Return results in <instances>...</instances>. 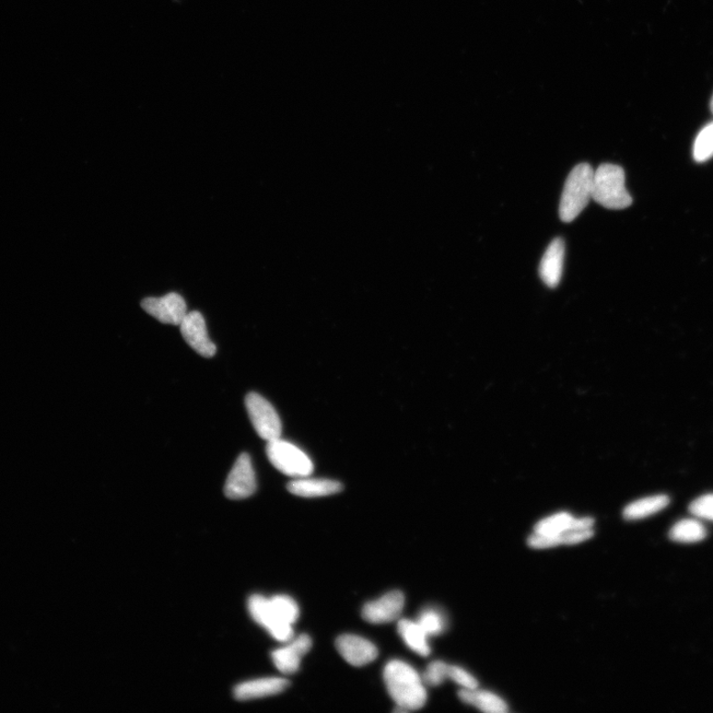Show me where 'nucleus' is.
<instances>
[{
    "instance_id": "a211bd4d",
    "label": "nucleus",
    "mask_w": 713,
    "mask_h": 713,
    "mask_svg": "<svg viewBox=\"0 0 713 713\" xmlns=\"http://www.w3.org/2000/svg\"><path fill=\"white\" fill-rule=\"evenodd\" d=\"M670 505V498L666 495H657L634 501L624 511V517L627 520H638L653 516Z\"/></svg>"
},
{
    "instance_id": "1a4fd4ad",
    "label": "nucleus",
    "mask_w": 713,
    "mask_h": 713,
    "mask_svg": "<svg viewBox=\"0 0 713 713\" xmlns=\"http://www.w3.org/2000/svg\"><path fill=\"white\" fill-rule=\"evenodd\" d=\"M404 604V594L400 591H393L376 601L366 603L362 610V616L372 624L393 623L401 617Z\"/></svg>"
},
{
    "instance_id": "393cba45",
    "label": "nucleus",
    "mask_w": 713,
    "mask_h": 713,
    "mask_svg": "<svg viewBox=\"0 0 713 713\" xmlns=\"http://www.w3.org/2000/svg\"><path fill=\"white\" fill-rule=\"evenodd\" d=\"M688 509L697 518L713 521V494L695 499Z\"/></svg>"
},
{
    "instance_id": "6ab92c4d",
    "label": "nucleus",
    "mask_w": 713,
    "mask_h": 713,
    "mask_svg": "<svg viewBox=\"0 0 713 713\" xmlns=\"http://www.w3.org/2000/svg\"><path fill=\"white\" fill-rule=\"evenodd\" d=\"M459 697L464 703L472 705L485 712L505 713L509 710L508 705L499 697L489 692L477 691V688L462 689L459 692Z\"/></svg>"
},
{
    "instance_id": "a878e982",
    "label": "nucleus",
    "mask_w": 713,
    "mask_h": 713,
    "mask_svg": "<svg viewBox=\"0 0 713 713\" xmlns=\"http://www.w3.org/2000/svg\"><path fill=\"white\" fill-rule=\"evenodd\" d=\"M448 677L464 688L476 689L478 686L477 681L471 674L457 666H449Z\"/></svg>"
},
{
    "instance_id": "f03ea898",
    "label": "nucleus",
    "mask_w": 713,
    "mask_h": 713,
    "mask_svg": "<svg viewBox=\"0 0 713 713\" xmlns=\"http://www.w3.org/2000/svg\"><path fill=\"white\" fill-rule=\"evenodd\" d=\"M593 169L582 163L570 173L561 198L559 215L561 220L574 221L592 198Z\"/></svg>"
},
{
    "instance_id": "dca6fc26",
    "label": "nucleus",
    "mask_w": 713,
    "mask_h": 713,
    "mask_svg": "<svg viewBox=\"0 0 713 713\" xmlns=\"http://www.w3.org/2000/svg\"><path fill=\"white\" fill-rule=\"evenodd\" d=\"M594 520L592 518L575 519L567 512H560L535 525V533L554 536L571 530H591Z\"/></svg>"
},
{
    "instance_id": "f3484780",
    "label": "nucleus",
    "mask_w": 713,
    "mask_h": 713,
    "mask_svg": "<svg viewBox=\"0 0 713 713\" xmlns=\"http://www.w3.org/2000/svg\"><path fill=\"white\" fill-rule=\"evenodd\" d=\"M397 631L409 649L418 654L419 656L427 657L430 655L428 636L417 622L401 619L397 624Z\"/></svg>"
},
{
    "instance_id": "f8f14e48",
    "label": "nucleus",
    "mask_w": 713,
    "mask_h": 713,
    "mask_svg": "<svg viewBox=\"0 0 713 713\" xmlns=\"http://www.w3.org/2000/svg\"><path fill=\"white\" fill-rule=\"evenodd\" d=\"M312 640L308 634L292 638L288 645L272 653L276 668L283 674H296L300 667L301 659L310 651Z\"/></svg>"
},
{
    "instance_id": "cd10ccee",
    "label": "nucleus",
    "mask_w": 713,
    "mask_h": 713,
    "mask_svg": "<svg viewBox=\"0 0 713 713\" xmlns=\"http://www.w3.org/2000/svg\"><path fill=\"white\" fill-rule=\"evenodd\" d=\"M710 110H711V112L713 114V95H712V98H711V100H710Z\"/></svg>"
},
{
    "instance_id": "aec40b11",
    "label": "nucleus",
    "mask_w": 713,
    "mask_h": 713,
    "mask_svg": "<svg viewBox=\"0 0 713 713\" xmlns=\"http://www.w3.org/2000/svg\"><path fill=\"white\" fill-rule=\"evenodd\" d=\"M708 536L705 525L695 519H684L676 522L669 532L672 541L679 543H697Z\"/></svg>"
},
{
    "instance_id": "6e6552de",
    "label": "nucleus",
    "mask_w": 713,
    "mask_h": 713,
    "mask_svg": "<svg viewBox=\"0 0 713 713\" xmlns=\"http://www.w3.org/2000/svg\"><path fill=\"white\" fill-rule=\"evenodd\" d=\"M256 488V477L250 456L243 453L228 475L225 494L230 499H244L254 495Z\"/></svg>"
},
{
    "instance_id": "423d86ee",
    "label": "nucleus",
    "mask_w": 713,
    "mask_h": 713,
    "mask_svg": "<svg viewBox=\"0 0 713 713\" xmlns=\"http://www.w3.org/2000/svg\"><path fill=\"white\" fill-rule=\"evenodd\" d=\"M248 610L254 621L264 627L276 640L288 642L294 638L292 625L280 621L273 609L270 599L260 594H254L248 601Z\"/></svg>"
},
{
    "instance_id": "5701e85b",
    "label": "nucleus",
    "mask_w": 713,
    "mask_h": 713,
    "mask_svg": "<svg viewBox=\"0 0 713 713\" xmlns=\"http://www.w3.org/2000/svg\"><path fill=\"white\" fill-rule=\"evenodd\" d=\"M417 624L422 627L427 636H435L443 633L446 628V621L443 615L435 610H425L419 614Z\"/></svg>"
},
{
    "instance_id": "39448f33",
    "label": "nucleus",
    "mask_w": 713,
    "mask_h": 713,
    "mask_svg": "<svg viewBox=\"0 0 713 713\" xmlns=\"http://www.w3.org/2000/svg\"><path fill=\"white\" fill-rule=\"evenodd\" d=\"M245 402L257 434L267 441L280 438L283 426L275 407L256 393H249Z\"/></svg>"
},
{
    "instance_id": "412c9836",
    "label": "nucleus",
    "mask_w": 713,
    "mask_h": 713,
    "mask_svg": "<svg viewBox=\"0 0 713 713\" xmlns=\"http://www.w3.org/2000/svg\"><path fill=\"white\" fill-rule=\"evenodd\" d=\"M270 602L280 621L290 625L298 622L299 607L294 599L286 594H278L271 598Z\"/></svg>"
},
{
    "instance_id": "f257e3e1",
    "label": "nucleus",
    "mask_w": 713,
    "mask_h": 713,
    "mask_svg": "<svg viewBox=\"0 0 713 713\" xmlns=\"http://www.w3.org/2000/svg\"><path fill=\"white\" fill-rule=\"evenodd\" d=\"M383 681L396 705V712L418 710L425 706V682L413 666L402 660L390 661L383 670Z\"/></svg>"
},
{
    "instance_id": "4468645a",
    "label": "nucleus",
    "mask_w": 713,
    "mask_h": 713,
    "mask_svg": "<svg viewBox=\"0 0 713 713\" xmlns=\"http://www.w3.org/2000/svg\"><path fill=\"white\" fill-rule=\"evenodd\" d=\"M565 243L556 238L549 245L540 267V274L544 284L556 288L563 275Z\"/></svg>"
},
{
    "instance_id": "7ed1b4c3",
    "label": "nucleus",
    "mask_w": 713,
    "mask_h": 713,
    "mask_svg": "<svg viewBox=\"0 0 713 713\" xmlns=\"http://www.w3.org/2000/svg\"><path fill=\"white\" fill-rule=\"evenodd\" d=\"M592 198L603 207L614 210L633 204L624 169L613 163H603L593 173Z\"/></svg>"
},
{
    "instance_id": "4be33fe9",
    "label": "nucleus",
    "mask_w": 713,
    "mask_h": 713,
    "mask_svg": "<svg viewBox=\"0 0 713 713\" xmlns=\"http://www.w3.org/2000/svg\"><path fill=\"white\" fill-rule=\"evenodd\" d=\"M693 155L697 163H705L713 158V121L707 124L697 134Z\"/></svg>"
},
{
    "instance_id": "0eeeda50",
    "label": "nucleus",
    "mask_w": 713,
    "mask_h": 713,
    "mask_svg": "<svg viewBox=\"0 0 713 713\" xmlns=\"http://www.w3.org/2000/svg\"><path fill=\"white\" fill-rule=\"evenodd\" d=\"M142 309L163 324L180 326L185 315L188 314L186 303L177 292L162 298H147L142 302Z\"/></svg>"
},
{
    "instance_id": "b1692460",
    "label": "nucleus",
    "mask_w": 713,
    "mask_h": 713,
    "mask_svg": "<svg viewBox=\"0 0 713 713\" xmlns=\"http://www.w3.org/2000/svg\"><path fill=\"white\" fill-rule=\"evenodd\" d=\"M449 666L442 661H435L427 666V668L423 676L425 684L430 687H437L442 685L446 680L449 679L448 672Z\"/></svg>"
},
{
    "instance_id": "2eb2a0df",
    "label": "nucleus",
    "mask_w": 713,
    "mask_h": 713,
    "mask_svg": "<svg viewBox=\"0 0 713 713\" xmlns=\"http://www.w3.org/2000/svg\"><path fill=\"white\" fill-rule=\"evenodd\" d=\"M288 492L301 498H320L341 493L343 486L341 482L329 478L299 477L288 485Z\"/></svg>"
},
{
    "instance_id": "20e7f679",
    "label": "nucleus",
    "mask_w": 713,
    "mask_h": 713,
    "mask_svg": "<svg viewBox=\"0 0 713 713\" xmlns=\"http://www.w3.org/2000/svg\"><path fill=\"white\" fill-rule=\"evenodd\" d=\"M266 452L276 469L286 476L299 478L309 477L313 472V464L309 456L286 440L278 438L267 441Z\"/></svg>"
},
{
    "instance_id": "ddd939ff",
    "label": "nucleus",
    "mask_w": 713,
    "mask_h": 713,
    "mask_svg": "<svg viewBox=\"0 0 713 713\" xmlns=\"http://www.w3.org/2000/svg\"><path fill=\"white\" fill-rule=\"evenodd\" d=\"M289 686V681L284 677H263L240 684L234 689V697L241 701H247L283 693Z\"/></svg>"
},
{
    "instance_id": "bb28decb",
    "label": "nucleus",
    "mask_w": 713,
    "mask_h": 713,
    "mask_svg": "<svg viewBox=\"0 0 713 713\" xmlns=\"http://www.w3.org/2000/svg\"><path fill=\"white\" fill-rule=\"evenodd\" d=\"M528 543L535 549H547L561 545L558 535L549 536L535 532L530 537Z\"/></svg>"
},
{
    "instance_id": "9b49d317",
    "label": "nucleus",
    "mask_w": 713,
    "mask_h": 713,
    "mask_svg": "<svg viewBox=\"0 0 713 713\" xmlns=\"http://www.w3.org/2000/svg\"><path fill=\"white\" fill-rule=\"evenodd\" d=\"M335 645L343 659L354 667H363L375 661L379 655V650L373 643L358 635L339 636Z\"/></svg>"
},
{
    "instance_id": "9d476101",
    "label": "nucleus",
    "mask_w": 713,
    "mask_h": 713,
    "mask_svg": "<svg viewBox=\"0 0 713 713\" xmlns=\"http://www.w3.org/2000/svg\"><path fill=\"white\" fill-rule=\"evenodd\" d=\"M182 336L197 354L212 358L216 354V346L209 338L203 314L198 311L188 312L180 324Z\"/></svg>"
}]
</instances>
